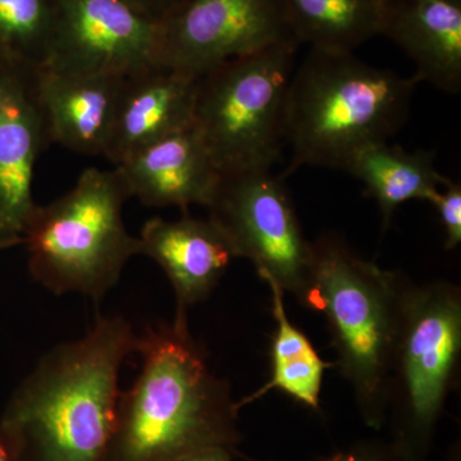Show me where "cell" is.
I'll use <instances>...</instances> for the list:
<instances>
[{"instance_id":"9a60e30c","label":"cell","mask_w":461,"mask_h":461,"mask_svg":"<svg viewBox=\"0 0 461 461\" xmlns=\"http://www.w3.org/2000/svg\"><path fill=\"white\" fill-rule=\"evenodd\" d=\"M114 168L130 199L150 208L175 206L182 213L193 205L206 208L221 180L194 126L149 145Z\"/></svg>"},{"instance_id":"ba28073f","label":"cell","mask_w":461,"mask_h":461,"mask_svg":"<svg viewBox=\"0 0 461 461\" xmlns=\"http://www.w3.org/2000/svg\"><path fill=\"white\" fill-rule=\"evenodd\" d=\"M206 209L236 257L253 263L262 280L269 278L306 304L313 250L280 176L272 171L221 175Z\"/></svg>"},{"instance_id":"52a82bcc","label":"cell","mask_w":461,"mask_h":461,"mask_svg":"<svg viewBox=\"0 0 461 461\" xmlns=\"http://www.w3.org/2000/svg\"><path fill=\"white\" fill-rule=\"evenodd\" d=\"M461 351V294L448 282H405L390 377L395 442L426 461Z\"/></svg>"},{"instance_id":"9c48e42d","label":"cell","mask_w":461,"mask_h":461,"mask_svg":"<svg viewBox=\"0 0 461 461\" xmlns=\"http://www.w3.org/2000/svg\"><path fill=\"white\" fill-rule=\"evenodd\" d=\"M159 38L160 65L194 77L235 58L297 44L284 0H186L160 21Z\"/></svg>"},{"instance_id":"3957f363","label":"cell","mask_w":461,"mask_h":461,"mask_svg":"<svg viewBox=\"0 0 461 461\" xmlns=\"http://www.w3.org/2000/svg\"><path fill=\"white\" fill-rule=\"evenodd\" d=\"M420 84L368 65L354 51L309 48L287 90L286 171L302 167L344 171L360 149L387 141L405 126Z\"/></svg>"},{"instance_id":"44dd1931","label":"cell","mask_w":461,"mask_h":461,"mask_svg":"<svg viewBox=\"0 0 461 461\" xmlns=\"http://www.w3.org/2000/svg\"><path fill=\"white\" fill-rule=\"evenodd\" d=\"M427 202L435 206L445 230V249L453 250L461 242V185L450 181L435 191Z\"/></svg>"},{"instance_id":"cb8c5ba5","label":"cell","mask_w":461,"mask_h":461,"mask_svg":"<svg viewBox=\"0 0 461 461\" xmlns=\"http://www.w3.org/2000/svg\"><path fill=\"white\" fill-rule=\"evenodd\" d=\"M241 456L239 450L224 447V446H212L202 448L194 453L185 455L176 461H233L235 457Z\"/></svg>"},{"instance_id":"2e32d148","label":"cell","mask_w":461,"mask_h":461,"mask_svg":"<svg viewBox=\"0 0 461 461\" xmlns=\"http://www.w3.org/2000/svg\"><path fill=\"white\" fill-rule=\"evenodd\" d=\"M417 67L415 77L461 91V0H386L381 32Z\"/></svg>"},{"instance_id":"4fadbf2b","label":"cell","mask_w":461,"mask_h":461,"mask_svg":"<svg viewBox=\"0 0 461 461\" xmlns=\"http://www.w3.org/2000/svg\"><path fill=\"white\" fill-rule=\"evenodd\" d=\"M138 239L140 256L154 260L171 282L177 315L204 302L238 258L222 230L189 212L178 220L151 218Z\"/></svg>"},{"instance_id":"277c9868","label":"cell","mask_w":461,"mask_h":461,"mask_svg":"<svg viewBox=\"0 0 461 461\" xmlns=\"http://www.w3.org/2000/svg\"><path fill=\"white\" fill-rule=\"evenodd\" d=\"M312 250V290L305 306L326 315L336 366L353 388L364 423L379 429L390 406L405 278L364 260L339 236H320Z\"/></svg>"},{"instance_id":"ffe728a7","label":"cell","mask_w":461,"mask_h":461,"mask_svg":"<svg viewBox=\"0 0 461 461\" xmlns=\"http://www.w3.org/2000/svg\"><path fill=\"white\" fill-rule=\"evenodd\" d=\"M54 0H0V67H41L50 50Z\"/></svg>"},{"instance_id":"603a6c76","label":"cell","mask_w":461,"mask_h":461,"mask_svg":"<svg viewBox=\"0 0 461 461\" xmlns=\"http://www.w3.org/2000/svg\"><path fill=\"white\" fill-rule=\"evenodd\" d=\"M133 7L138 8L142 14L154 18L157 21H162L163 18L172 14L176 8L184 5L186 0H126Z\"/></svg>"},{"instance_id":"5bb4252c","label":"cell","mask_w":461,"mask_h":461,"mask_svg":"<svg viewBox=\"0 0 461 461\" xmlns=\"http://www.w3.org/2000/svg\"><path fill=\"white\" fill-rule=\"evenodd\" d=\"M124 78L33 69V94L48 140L83 156L103 157Z\"/></svg>"},{"instance_id":"8fae6325","label":"cell","mask_w":461,"mask_h":461,"mask_svg":"<svg viewBox=\"0 0 461 461\" xmlns=\"http://www.w3.org/2000/svg\"><path fill=\"white\" fill-rule=\"evenodd\" d=\"M32 72L0 67V239L14 247L23 245V230L38 205L35 166L50 142Z\"/></svg>"},{"instance_id":"5b68a950","label":"cell","mask_w":461,"mask_h":461,"mask_svg":"<svg viewBox=\"0 0 461 461\" xmlns=\"http://www.w3.org/2000/svg\"><path fill=\"white\" fill-rule=\"evenodd\" d=\"M130 199L117 169H85L75 186L47 205H36L23 233L33 280L54 295L80 294L99 302L120 281L138 236L127 230Z\"/></svg>"},{"instance_id":"7402d4cb","label":"cell","mask_w":461,"mask_h":461,"mask_svg":"<svg viewBox=\"0 0 461 461\" xmlns=\"http://www.w3.org/2000/svg\"><path fill=\"white\" fill-rule=\"evenodd\" d=\"M253 461V460H249ZM321 461H420L395 442L386 446H360Z\"/></svg>"},{"instance_id":"484cf974","label":"cell","mask_w":461,"mask_h":461,"mask_svg":"<svg viewBox=\"0 0 461 461\" xmlns=\"http://www.w3.org/2000/svg\"><path fill=\"white\" fill-rule=\"evenodd\" d=\"M14 245L11 244L9 241H5V240L0 239V251L5 250V249L14 248Z\"/></svg>"},{"instance_id":"7c38bea8","label":"cell","mask_w":461,"mask_h":461,"mask_svg":"<svg viewBox=\"0 0 461 461\" xmlns=\"http://www.w3.org/2000/svg\"><path fill=\"white\" fill-rule=\"evenodd\" d=\"M198 77L163 65L124 78L103 157L114 167L194 126Z\"/></svg>"},{"instance_id":"d6986e66","label":"cell","mask_w":461,"mask_h":461,"mask_svg":"<svg viewBox=\"0 0 461 461\" xmlns=\"http://www.w3.org/2000/svg\"><path fill=\"white\" fill-rule=\"evenodd\" d=\"M297 44L354 51L381 32L386 0H284Z\"/></svg>"},{"instance_id":"8992f818","label":"cell","mask_w":461,"mask_h":461,"mask_svg":"<svg viewBox=\"0 0 461 461\" xmlns=\"http://www.w3.org/2000/svg\"><path fill=\"white\" fill-rule=\"evenodd\" d=\"M297 48L275 45L199 76L194 127L221 175L272 171L280 160Z\"/></svg>"},{"instance_id":"7a4b0ae2","label":"cell","mask_w":461,"mask_h":461,"mask_svg":"<svg viewBox=\"0 0 461 461\" xmlns=\"http://www.w3.org/2000/svg\"><path fill=\"white\" fill-rule=\"evenodd\" d=\"M189 315L139 335L141 371L121 391L105 461H176L242 436L230 384L214 375L191 335Z\"/></svg>"},{"instance_id":"ac0fdd59","label":"cell","mask_w":461,"mask_h":461,"mask_svg":"<svg viewBox=\"0 0 461 461\" xmlns=\"http://www.w3.org/2000/svg\"><path fill=\"white\" fill-rule=\"evenodd\" d=\"M271 290L272 313L276 330L272 341V375L259 390L236 402L239 411L271 391H281L314 411L321 409V390L324 373L336 366L326 363L315 351L311 339L288 320L285 291L276 282L264 278Z\"/></svg>"},{"instance_id":"6da1fadb","label":"cell","mask_w":461,"mask_h":461,"mask_svg":"<svg viewBox=\"0 0 461 461\" xmlns=\"http://www.w3.org/2000/svg\"><path fill=\"white\" fill-rule=\"evenodd\" d=\"M139 335L123 317L96 320L83 338L54 346L0 415L14 461H105L124 360Z\"/></svg>"},{"instance_id":"e0dca14e","label":"cell","mask_w":461,"mask_h":461,"mask_svg":"<svg viewBox=\"0 0 461 461\" xmlns=\"http://www.w3.org/2000/svg\"><path fill=\"white\" fill-rule=\"evenodd\" d=\"M435 159L433 151H408L381 141L357 150L344 171L362 181L366 194L377 202L386 230L403 203L429 200L451 181L437 169Z\"/></svg>"},{"instance_id":"30bf717a","label":"cell","mask_w":461,"mask_h":461,"mask_svg":"<svg viewBox=\"0 0 461 461\" xmlns=\"http://www.w3.org/2000/svg\"><path fill=\"white\" fill-rule=\"evenodd\" d=\"M160 21L126 0H54L50 50L41 67L129 77L160 65Z\"/></svg>"},{"instance_id":"d4e9b609","label":"cell","mask_w":461,"mask_h":461,"mask_svg":"<svg viewBox=\"0 0 461 461\" xmlns=\"http://www.w3.org/2000/svg\"><path fill=\"white\" fill-rule=\"evenodd\" d=\"M0 461H14L11 453H9L7 445H5V439L0 435Z\"/></svg>"}]
</instances>
